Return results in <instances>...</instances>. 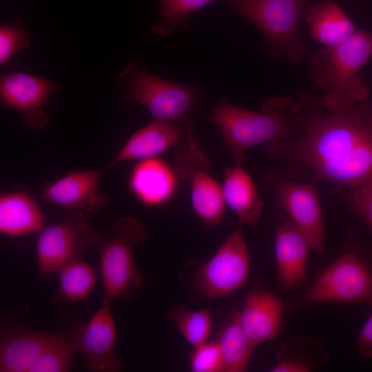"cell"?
Returning <instances> with one entry per match:
<instances>
[{
    "instance_id": "obj_1",
    "label": "cell",
    "mask_w": 372,
    "mask_h": 372,
    "mask_svg": "<svg viewBox=\"0 0 372 372\" xmlns=\"http://www.w3.org/2000/svg\"><path fill=\"white\" fill-rule=\"evenodd\" d=\"M296 96L300 134L266 145L270 158L285 164V176L350 188L372 180L371 105L364 101L330 110L308 92L298 90Z\"/></svg>"
},
{
    "instance_id": "obj_2",
    "label": "cell",
    "mask_w": 372,
    "mask_h": 372,
    "mask_svg": "<svg viewBox=\"0 0 372 372\" xmlns=\"http://www.w3.org/2000/svg\"><path fill=\"white\" fill-rule=\"evenodd\" d=\"M261 112L235 105L219 98L209 118L220 130L225 147L236 165H242L246 152L256 145L297 137L302 116L297 101L286 96L265 100Z\"/></svg>"
},
{
    "instance_id": "obj_3",
    "label": "cell",
    "mask_w": 372,
    "mask_h": 372,
    "mask_svg": "<svg viewBox=\"0 0 372 372\" xmlns=\"http://www.w3.org/2000/svg\"><path fill=\"white\" fill-rule=\"evenodd\" d=\"M372 56V31L355 30L344 42L325 47L311 57L309 75L324 90L322 101L330 110L366 101L370 93L360 70Z\"/></svg>"
},
{
    "instance_id": "obj_4",
    "label": "cell",
    "mask_w": 372,
    "mask_h": 372,
    "mask_svg": "<svg viewBox=\"0 0 372 372\" xmlns=\"http://www.w3.org/2000/svg\"><path fill=\"white\" fill-rule=\"evenodd\" d=\"M314 0H224L262 33L271 58L284 56L292 64L300 63L306 53L298 32L300 18Z\"/></svg>"
},
{
    "instance_id": "obj_5",
    "label": "cell",
    "mask_w": 372,
    "mask_h": 372,
    "mask_svg": "<svg viewBox=\"0 0 372 372\" xmlns=\"http://www.w3.org/2000/svg\"><path fill=\"white\" fill-rule=\"evenodd\" d=\"M113 237L99 233L93 247L100 254L103 301L112 304L116 298H130L143 283V275L133 261V250L147 240L146 226L130 216L114 219Z\"/></svg>"
},
{
    "instance_id": "obj_6",
    "label": "cell",
    "mask_w": 372,
    "mask_h": 372,
    "mask_svg": "<svg viewBox=\"0 0 372 372\" xmlns=\"http://www.w3.org/2000/svg\"><path fill=\"white\" fill-rule=\"evenodd\" d=\"M118 83L123 100L141 105L154 120L160 121L171 120L188 114L205 92L201 86L156 76L136 61L124 68Z\"/></svg>"
},
{
    "instance_id": "obj_7",
    "label": "cell",
    "mask_w": 372,
    "mask_h": 372,
    "mask_svg": "<svg viewBox=\"0 0 372 372\" xmlns=\"http://www.w3.org/2000/svg\"><path fill=\"white\" fill-rule=\"evenodd\" d=\"M298 299L306 304H372V265L357 251L348 250L324 269Z\"/></svg>"
},
{
    "instance_id": "obj_8",
    "label": "cell",
    "mask_w": 372,
    "mask_h": 372,
    "mask_svg": "<svg viewBox=\"0 0 372 372\" xmlns=\"http://www.w3.org/2000/svg\"><path fill=\"white\" fill-rule=\"evenodd\" d=\"M264 185L311 248L324 254V222L320 198L313 183L297 181L273 170L265 176Z\"/></svg>"
},
{
    "instance_id": "obj_9",
    "label": "cell",
    "mask_w": 372,
    "mask_h": 372,
    "mask_svg": "<svg viewBox=\"0 0 372 372\" xmlns=\"http://www.w3.org/2000/svg\"><path fill=\"white\" fill-rule=\"evenodd\" d=\"M249 272L248 249L238 226L213 256L196 271L192 286L203 297L220 298L242 287Z\"/></svg>"
},
{
    "instance_id": "obj_10",
    "label": "cell",
    "mask_w": 372,
    "mask_h": 372,
    "mask_svg": "<svg viewBox=\"0 0 372 372\" xmlns=\"http://www.w3.org/2000/svg\"><path fill=\"white\" fill-rule=\"evenodd\" d=\"M99 233L80 209H66L59 223L43 228L37 242L40 276L58 271L67 263L81 259L85 250L93 246Z\"/></svg>"
},
{
    "instance_id": "obj_11",
    "label": "cell",
    "mask_w": 372,
    "mask_h": 372,
    "mask_svg": "<svg viewBox=\"0 0 372 372\" xmlns=\"http://www.w3.org/2000/svg\"><path fill=\"white\" fill-rule=\"evenodd\" d=\"M194 127V121L189 114L171 120H154L132 134L103 169L125 161L156 157L169 149L175 156L198 147Z\"/></svg>"
},
{
    "instance_id": "obj_12",
    "label": "cell",
    "mask_w": 372,
    "mask_h": 372,
    "mask_svg": "<svg viewBox=\"0 0 372 372\" xmlns=\"http://www.w3.org/2000/svg\"><path fill=\"white\" fill-rule=\"evenodd\" d=\"M174 158L177 178L190 185L191 204L196 215L207 227L219 225L226 205L222 186L208 173L210 163L206 155L196 147Z\"/></svg>"
},
{
    "instance_id": "obj_13",
    "label": "cell",
    "mask_w": 372,
    "mask_h": 372,
    "mask_svg": "<svg viewBox=\"0 0 372 372\" xmlns=\"http://www.w3.org/2000/svg\"><path fill=\"white\" fill-rule=\"evenodd\" d=\"M111 306L103 300L90 319L72 333L76 351L92 371L116 372L124 366L114 351L116 329Z\"/></svg>"
},
{
    "instance_id": "obj_14",
    "label": "cell",
    "mask_w": 372,
    "mask_h": 372,
    "mask_svg": "<svg viewBox=\"0 0 372 372\" xmlns=\"http://www.w3.org/2000/svg\"><path fill=\"white\" fill-rule=\"evenodd\" d=\"M56 91L54 83L32 74L12 72L1 76V104L19 112L32 131H41L48 125L49 118L43 105Z\"/></svg>"
},
{
    "instance_id": "obj_15",
    "label": "cell",
    "mask_w": 372,
    "mask_h": 372,
    "mask_svg": "<svg viewBox=\"0 0 372 372\" xmlns=\"http://www.w3.org/2000/svg\"><path fill=\"white\" fill-rule=\"evenodd\" d=\"M103 170V168L81 172L70 170L54 183H46L43 192L35 196L65 209H80L85 213L99 211L107 201V196L99 187Z\"/></svg>"
},
{
    "instance_id": "obj_16",
    "label": "cell",
    "mask_w": 372,
    "mask_h": 372,
    "mask_svg": "<svg viewBox=\"0 0 372 372\" xmlns=\"http://www.w3.org/2000/svg\"><path fill=\"white\" fill-rule=\"evenodd\" d=\"M310 248L307 238L289 218L278 226L274 253L277 278L282 288L295 289L305 282Z\"/></svg>"
},
{
    "instance_id": "obj_17",
    "label": "cell",
    "mask_w": 372,
    "mask_h": 372,
    "mask_svg": "<svg viewBox=\"0 0 372 372\" xmlns=\"http://www.w3.org/2000/svg\"><path fill=\"white\" fill-rule=\"evenodd\" d=\"M283 303L271 291L256 289L245 300L238 317L240 324L251 342L259 344L276 339L280 334Z\"/></svg>"
},
{
    "instance_id": "obj_18",
    "label": "cell",
    "mask_w": 372,
    "mask_h": 372,
    "mask_svg": "<svg viewBox=\"0 0 372 372\" xmlns=\"http://www.w3.org/2000/svg\"><path fill=\"white\" fill-rule=\"evenodd\" d=\"M174 169L162 159L153 157L139 161L132 169L129 187L134 196L147 206L167 202L176 188Z\"/></svg>"
},
{
    "instance_id": "obj_19",
    "label": "cell",
    "mask_w": 372,
    "mask_h": 372,
    "mask_svg": "<svg viewBox=\"0 0 372 372\" xmlns=\"http://www.w3.org/2000/svg\"><path fill=\"white\" fill-rule=\"evenodd\" d=\"M55 333L12 329L0 342L1 372H31Z\"/></svg>"
},
{
    "instance_id": "obj_20",
    "label": "cell",
    "mask_w": 372,
    "mask_h": 372,
    "mask_svg": "<svg viewBox=\"0 0 372 372\" xmlns=\"http://www.w3.org/2000/svg\"><path fill=\"white\" fill-rule=\"evenodd\" d=\"M304 14L311 37L326 47L340 44L356 30L350 18L332 0H314Z\"/></svg>"
},
{
    "instance_id": "obj_21",
    "label": "cell",
    "mask_w": 372,
    "mask_h": 372,
    "mask_svg": "<svg viewBox=\"0 0 372 372\" xmlns=\"http://www.w3.org/2000/svg\"><path fill=\"white\" fill-rule=\"evenodd\" d=\"M221 186L226 207L236 214L240 223L252 225L260 219L263 202L252 178L242 165L227 168Z\"/></svg>"
},
{
    "instance_id": "obj_22",
    "label": "cell",
    "mask_w": 372,
    "mask_h": 372,
    "mask_svg": "<svg viewBox=\"0 0 372 372\" xmlns=\"http://www.w3.org/2000/svg\"><path fill=\"white\" fill-rule=\"evenodd\" d=\"M44 214L34 197L23 192L3 193L0 196V231L21 236L42 230Z\"/></svg>"
},
{
    "instance_id": "obj_23",
    "label": "cell",
    "mask_w": 372,
    "mask_h": 372,
    "mask_svg": "<svg viewBox=\"0 0 372 372\" xmlns=\"http://www.w3.org/2000/svg\"><path fill=\"white\" fill-rule=\"evenodd\" d=\"M215 340L223 357L224 372H243L247 370L256 347L242 329L238 311L225 317Z\"/></svg>"
},
{
    "instance_id": "obj_24",
    "label": "cell",
    "mask_w": 372,
    "mask_h": 372,
    "mask_svg": "<svg viewBox=\"0 0 372 372\" xmlns=\"http://www.w3.org/2000/svg\"><path fill=\"white\" fill-rule=\"evenodd\" d=\"M57 272L59 285L52 299L54 303L81 301L88 296L96 282L94 269L81 258L67 263Z\"/></svg>"
},
{
    "instance_id": "obj_25",
    "label": "cell",
    "mask_w": 372,
    "mask_h": 372,
    "mask_svg": "<svg viewBox=\"0 0 372 372\" xmlns=\"http://www.w3.org/2000/svg\"><path fill=\"white\" fill-rule=\"evenodd\" d=\"M224 0H158L159 14L152 24L153 34L166 37L176 31L185 32L189 17L206 6Z\"/></svg>"
},
{
    "instance_id": "obj_26",
    "label": "cell",
    "mask_w": 372,
    "mask_h": 372,
    "mask_svg": "<svg viewBox=\"0 0 372 372\" xmlns=\"http://www.w3.org/2000/svg\"><path fill=\"white\" fill-rule=\"evenodd\" d=\"M167 316L193 348L209 340L212 316L208 309L190 310L176 305L167 310Z\"/></svg>"
},
{
    "instance_id": "obj_27",
    "label": "cell",
    "mask_w": 372,
    "mask_h": 372,
    "mask_svg": "<svg viewBox=\"0 0 372 372\" xmlns=\"http://www.w3.org/2000/svg\"><path fill=\"white\" fill-rule=\"evenodd\" d=\"M72 333H55L31 372H65L76 352Z\"/></svg>"
},
{
    "instance_id": "obj_28",
    "label": "cell",
    "mask_w": 372,
    "mask_h": 372,
    "mask_svg": "<svg viewBox=\"0 0 372 372\" xmlns=\"http://www.w3.org/2000/svg\"><path fill=\"white\" fill-rule=\"evenodd\" d=\"M189 366L194 372L223 371V360L216 340H208L194 347L189 357Z\"/></svg>"
},
{
    "instance_id": "obj_29",
    "label": "cell",
    "mask_w": 372,
    "mask_h": 372,
    "mask_svg": "<svg viewBox=\"0 0 372 372\" xmlns=\"http://www.w3.org/2000/svg\"><path fill=\"white\" fill-rule=\"evenodd\" d=\"M27 32L18 24L0 28V63L5 64L17 52L30 48Z\"/></svg>"
},
{
    "instance_id": "obj_30",
    "label": "cell",
    "mask_w": 372,
    "mask_h": 372,
    "mask_svg": "<svg viewBox=\"0 0 372 372\" xmlns=\"http://www.w3.org/2000/svg\"><path fill=\"white\" fill-rule=\"evenodd\" d=\"M349 198L372 234V180L351 187Z\"/></svg>"
},
{
    "instance_id": "obj_31",
    "label": "cell",
    "mask_w": 372,
    "mask_h": 372,
    "mask_svg": "<svg viewBox=\"0 0 372 372\" xmlns=\"http://www.w3.org/2000/svg\"><path fill=\"white\" fill-rule=\"evenodd\" d=\"M355 347L362 355L372 357V313L363 326L355 341Z\"/></svg>"
},
{
    "instance_id": "obj_32",
    "label": "cell",
    "mask_w": 372,
    "mask_h": 372,
    "mask_svg": "<svg viewBox=\"0 0 372 372\" xmlns=\"http://www.w3.org/2000/svg\"><path fill=\"white\" fill-rule=\"evenodd\" d=\"M311 368L296 360L279 357L276 364L271 369L272 372H307Z\"/></svg>"
},
{
    "instance_id": "obj_33",
    "label": "cell",
    "mask_w": 372,
    "mask_h": 372,
    "mask_svg": "<svg viewBox=\"0 0 372 372\" xmlns=\"http://www.w3.org/2000/svg\"><path fill=\"white\" fill-rule=\"evenodd\" d=\"M368 127L369 130L372 132V110L368 119Z\"/></svg>"
}]
</instances>
